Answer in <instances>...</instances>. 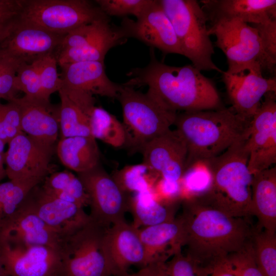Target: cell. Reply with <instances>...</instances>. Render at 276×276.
<instances>
[{
    "label": "cell",
    "mask_w": 276,
    "mask_h": 276,
    "mask_svg": "<svg viewBox=\"0 0 276 276\" xmlns=\"http://www.w3.org/2000/svg\"><path fill=\"white\" fill-rule=\"evenodd\" d=\"M257 30L263 46L271 64L276 65V19L264 24L251 25Z\"/></svg>",
    "instance_id": "ee69618b"
},
{
    "label": "cell",
    "mask_w": 276,
    "mask_h": 276,
    "mask_svg": "<svg viewBox=\"0 0 276 276\" xmlns=\"http://www.w3.org/2000/svg\"><path fill=\"white\" fill-rule=\"evenodd\" d=\"M181 200L204 194L212 182L206 160L197 161L188 167L179 180Z\"/></svg>",
    "instance_id": "836d02e7"
},
{
    "label": "cell",
    "mask_w": 276,
    "mask_h": 276,
    "mask_svg": "<svg viewBox=\"0 0 276 276\" xmlns=\"http://www.w3.org/2000/svg\"><path fill=\"white\" fill-rule=\"evenodd\" d=\"M4 163L0 164V180L2 179L6 175V171L4 167Z\"/></svg>",
    "instance_id": "f907efd6"
},
{
    "label": "cell",
    "mask_w": 276,
    "mask_h": 276,
    "mask_svg": "<svg viewBox=\"0 0 276 276\" xmlns=\"http://www.w3.org/2000/svg\"><path fill=\"white\" fill-rule=\"evenodd\" d=\"M64 36L22 23L18 19L14 30L0 43V56L16 58L30 63L38 57L58 50Z\"/></svg>",
    "instance_id": "ffe728a7"
},
{
    "label": "cell",
    "mask_w": 276,
    "mask_h": 276,
    "mask_svg": "<svg viewBox=\"0 0 276 276\" xmlns=\"http://www.w3.org/2000/svg\"><path fill=\"white\" fill-rule=\"evenodd\" d=\"M167 260L160 259L153 261L142 267L136 272H127L123 276H167Z\"/></svg>",
    "instance_id": "f6af8a7d"
},
{
    "label": "cell",
    "mask_w": 276,
    "mask_h": 276,
    "mask_svg": "<svg viewBox=\"0 0 276 276\" xmlns=\"http://www.w3.org/2000/svg\"><path fill=\"white\" fill-rule=\"evenodd\" d=\"M2 276H10L9 275H7V274L5 273V272H4L3 274H2Z\"/></svg>",
    "instance_id": "f5cc1de1"
},
{
    "label": "cell",
    "mask_w": 276,
    "mask_h": 276,
    "mask_svg": "<svg viewBox=\"0 0 276 276\" xmlns=\"http://www.w3.org/2000/svg\"><path fill=\"white\" fill-rule=\"evenodd\" d=\"M13 100L19 109L21 131L40 142L54 146L60 130L59 109L56 111L50 102L25 96Z\"/></svg>",
    "instance_id": "603a6c76"
},
{
    "label": "cell",
    "mask_w": 276,
    "mask_h": 276,
    "mask_svg": "<svg viewBox=\"0 0 276 276\" xmlns=\"http://www.w3.org/2000/svg\"><path fill=\"white\" fill-rule=\"evenodd\" d=\"M227 258L236 276H264L256 263L251 239Z\"/></svg>",
    "instance_id": "60d3db41"
},
{
    "label": "cell",
    "mask_w": 276,
    "mask_h": 276,
    "mask_svg": "<svg viewBox=\"0 0 276 276\" xmlns=\"http://www.w3.org/2000/svg\"><path fill=\"white\" fill-rule=\"evenodd\" d=\"M58 93L61 102L59 127L61 138L91 136L89 116L95 106L94 96L84 91L65 88H61Z\"/></svg>",
    "instance_id": "cb8c5ba5"
},
{
    "label": "cell",
    "mask_w": 276,
    "mask_h": 276,
    "mask_svg": "<svg viewBox=\"0 0 276 276\" xmlns=\"http://www.w3.org/2000/svg\"><path fill=\"white\" fill-rule=\"evenodd\" d=\"M91 136L114 148H123L126 141L122 124L115 116L101 106H95L89 116Z\"/></svg>",
    "instance_id": "4dcf8cb0"
},
{
    "label": "cell",
    "mask_w": 276,
    "mask_h": 276,
    "mask_svg": "<svg viewBox=\"0 0 276 276\" xmlns=\"http://www.w3.org/2000/svg\"><path fill=\"white\" fill-rule=\"evenodd\" d=\"M169 17L182 55L198 70L223 72L213 62L207 16L195 0H159Z\"/></svg>",
    "instance_id": "8992f818"
},
{
    "label": "cell",
    "mask_w": 276,
    "mask_h": 276,
    "mask_svg": "<svg viewBox=\"0 0 276 276\" xmlns=\"http://www.w3.org/2000/svg\"><path fill=\"white\" fill-rule=\"evenodd\" d=\"M39 185L30 191L20 205L48 225L68 234L89 220L83 207L48 194Z\"/></svg>",
    "instance_id": "9a60e30c"
},
{
    "label": "cell",
    "mask_w": 276,
    "mask_h": 276,
    "mask_svg": "<svg viewBox=\"0 0 276 276\" xmlns=\"http://www.w3.org/2000/svg\"><path fill=\"white\" fill-rule=\"evenodd\" d=\"M260 68L238 74L222 72V80L232 103L231 107L245 119H252L266 94L276 92L275 76L265 78Z\"/></svg>",
    "instance_id": "e0dca14e"
},
{
    "label": "cell",
    "mask_w": 276,
    "mask_h": 276,
    "mask_svg": "<svg viewBox=\"0 0 276 276\" xmlns=\"http://www.w3.org/2000/svg\"><path fill=\"white\" fill-rule=\"evenodd\" d=\"M30 63L38 74L44 100L50 102L51 95L58 91L62 85L57 71L56 57L54 53L48 54L37 57Z\"/></svg>",
    "instance_id": "d590c367"
},
{
    "label": "cell",
    "mask_w": 276,
    "mask_h": 276,
    "mask_svg": "<svg viewBox=\"0 0 276 276\" xmlns=\"http://www.w3.org/2000/svg\"><path fill=\"white\" fill-rule=\"evenodd\" d=\"M139 235L149 264L160 259L167 260L181 251L184 246L183 228L179 217L170 221L139 228Z\"/></svg>",
    "instance_id": "d4e9b609"
},
{
    "label": "cell",
    "mask_w": 276,
    "mask_h": 276,
    "mask_svg": "<svg viewBox=\"0 0 276 276\" xmlns=\"http://www.w3.org/2000/svg\"><path fill=\"white\" fill-rule=\"evenodd\" d=\"M15 85L18 91L24 93L25 97L49 103L43 98L39 77L32 64L24 61L19 64L16 72Z\"/></svg>",
    "instance_id": "8d00e7d4"
},
{
    "label": "cell",
    "mask_w": 276,
    "mask_h": 276,
    "mask_svg": "<svg viewBox=\"0 0 276 276\" xmlns=\"http://www.w3.org/2000/svg\"><path fill=\"white\" fill-rule=\"evenodd\" d=\"M120 27L127 38L137 39L165 54L182 55L173 26L159 0H153L135 20L124 18Z\"/></svg>",
    "instance_id": "5bb4252c"
},
{
    "label": "cell",
    "mask_w": 276,
    "mask_h": 276,
    "mask_svg": "<svg viewBox=\"0 0 276 276\" xmlns=\"http://www.w3.org/2000/svg\"><path fill=\"white\" fill-rule=\"evenodd\" d=\"M143 163L160 177L179 181L186 170L187 149L177 131L168 130L147 143L140 152Z\"/></svg>",
    "instance_id": "d6986e66"
},
{
    "label": "cell",
    "mask_w": 276,
    "mask_h": 276,
    "mask_svg": "<svg viewBox=\"0 0 276 276\" xmlns=\"http://www.w3.org/2000/svg\"><path fill=\"white\" fill-rule=\"evenodd\" d=\"M275 93L265 95L250 122L246 147L248 167L252 175L276 163Z\"/></svg>",
    "instance_id": "8fae6325"
},
{
    "label": "cell",
    "mask_w": 276,
    "mask_h": 276,
    "mask_svg": "<svg viewBox=\"0 0 276 276\" xmlns=\"http://www.w3.org/2000/svg\"><path fill=\"white\" fill-rule=\"evenodd\" d=\"M77 176L88 196L89 216L93 220L105 228L125 220L131 197L101 164L89 170L77 173Z\"/></svg>",
    "instance_id": "30bf717a"
},
{
    "label": "cell",
    "mask_w": 276,
    "mask_h": 276,
    "mask_svg": "<svg viewBox=\"0 0 276 276\" xmlns=\"http://www.w3.org/2000/svg\"><path fill=\"white\" fill-rule=\"evenodd\" d=\"M5 145V144L0 139V164L2 163H4L3 151H4Z\"/></svg>",
    "instance_id": "681fc988"
},
{
    "label": "cell",
    "mask_w": 276,
    "mask_h": 276,
    "mask_svg": "<svg viewBox=\"0 0 276 276\" xmlns=\"http://www.w3.org/2000/svg\"><path fill=\"white\" fill-rule=\"evenodd\" d=\"M66 235L20 205L0 222V241L13 244L43 245L59 249Z\"/></svg>",
    "instance_id": "2e32d148"
},
{
    "label": "cell",
    "mask_w": 276,
    "mask_h": 276,
    "mask_svg": "<svg viewBox=\"0 0 276 276\" xmlns=\"http://www.w3.org/2000/svg\"><path fill=\"white\" fill-rule=\"evenodd\" d=\"M103 246L114 276H123L128 272L131 265L143 267L149 264L139 228L125 220L113 224L106 229Z\"/></svg>",
    "instance_id": "ac0fdd59"
},
{
    "label": "cell",
    "mask_w": 276,
    "mask_h": 276,
    "mask_svg": "<svg viewBox=\"0 0 276 276\" xmlns=\"http://www.w3.org/2000/svg\"><path fill=\"white\" fill-rule=\"evenodd\" d=\"M18 17L11 20L0 22V43L6 39L15 28Z\"/></svg>",
    "instance_id": "c3c4849f"
},
{
    "label": "cell",
    "mask_w": 276,
    "mask_h": 276,
    "mask_svg": "<svg viewBox=\"0 0 276 276\" xmlns=\"http://www.w3.org/2000/svg\"><path fill=\"white\" fill-rule=\"evenodd\" d=\"M116 99L122 109L126 136L123 148L129 154L140 153L147 143L174 124L178 112L134 87L122 84Z\"/></svg>",
    "instance_id": "5b68a950"
},
{
    "label": "cell",
    "mask_w": 276,
    "mask_h": 276,
    "mask_svg": "<svg viewBox=\"0 0 276 276\" xmlns=\"http://www.w3.org/2000/svg\"><path fill=\"white\" fill-rule=\"evenodd\" d=\"M20 1L0 0V22L15 19L19 16Z\"/></svg>",
    "instance_id": "bcb514c9"
},
{
    "label": "cell",
    "mask_w": 276,
    "mask_h": 276,
    "mask_svg": "<svg viewBox=\"0 0 276 276\" xmlns=\"http://www.w3.org/2000/svg\"><path fill=\"white\" fill-rule=\"evenodd\" d=\"M4 272L0 258V276H2Z\"/></svg>",
    "instance_id": "816d5d0a"
},
{
    "label": "cell",
    "mask_w": 276,
    "mask_h": 276,
    "mask_svg": "<svg viewBox=\"0 0 276 276\" xmlns=\"http://www.w3.org/2000/svg\"><path fill=\"white\" fill-rule=\"evenodd\" d=\"M59 66L61 88L117 99L122 84L114 83L108 78L104 62L82 61Z\"/></svg>",
    "instance_id": "44dd1931"
},
{
    "label": "cell",
    "mask_w": 276,
    "mask_h": 276,
    "mask_svg": "<svg viewBox=\"0 0 276 276\" xmlns=\"http://www.w3.org/2000/svg\"><path fill=\"white\" fill-rule=\"evenodd\" d=\"M177 203L160 202L151 191L135 193L129 202V211L133 217L132 224L140 228L172 221L175 218Z\"/></svg>",
    "instance_id": "83f0119b"
},
{
    "label": "cell",
    "mask_w": 276,
    "mask_h": 276,
    "mask_svg": "<svg viewBox=\"0 0 276 276\" xmlns=\"http://www.w3.org/2000/svg\"><path fill=\"white\" fill-rule=\"evenodd\" d=\"M107 228L90 217L87 222L66 235L59 249V276H114L103 246Z\"/></svg>",
    "instance_id": "52a82bcc"
},
{
    "label": "cell",
    "mask_w": 276,
    "mask_h": 276,
    "mask_svg": "<svg viewBox=\"0 0 276 276\" xmlns=\"http://www.w3.org/2000/svg\"><path fill=\"white\" fill-rule=\"evenodd\" d=\"M251 120L242 117L232 107L177 113L174 125L186 145V170L197 161L225 151L245 132Z\"/></svg>",
    "instance_id": "3957f363"
},
{
    "label": "cell",
    "mask_w": 276,
    "mask_h": 276,
    "mask_svg": "<svg viewBox=\"0 0 276 276\" xmlns=\"http://www.w3.org/2000/svg\"><path fill=\"white\" fill-rule=\"evenodd\" d=\"M251 215L258 219L256 228L276 233V167L252 176Z\"/></svg>",
    "instance_id": "484cf974"
},
{
    "label": "cell",
    "mask_w": 276,
    "mask_h": 276,
    "mask_svg": "<svg viewBox=\"0 0 276 276\" xmlns=\"http://www.w3.org/2000/svg\"><path fill=\"white\" fill-rule=\"evenodd\" d=\"M182 200L178 217L183 228L186 255L210 273L215 264L251 240L254 228L244 218L233 216L200 196Z\"/></svg>",
    "instance_id": "6da1fadb"
},
{
    "label": "cell",
    "mask_w": 276,
    "mask_h": 276,
    "mask_svg": "<svg viewBox=\"0 0 276 276\" xmlns=\"http://www.w3.org/2000/svg\"><path fill=\"white\" fill-rule=\"evenodd\" d=\"M22 61L24 60L16 58L0 56V99L9 101L16 97L18 91L15 78L17 68Z\"/></svg>",
    "instance_id": "ab89813d"
},
{
    "label": "cell",
    "mask_w": 276,
    "mask_h": 276,
    "mask_svg": "<svg viewBox=\"0 0 276 276\" xmlns=\"http://www.w3.org/2000/svg\"><path fill=\"white\" fill-rule=\"evenodd\" d=\"M249 127L242 136L220 155L206 160L212 182L199 196L210 204L231 215L245 218L251 215L253 175L248 167L246 143Z\"/></svg>",
    "instance_id": "277c9868"
},
{
    "label": "cell",
    "mask_w": 276,
    "mask_h": 276,
    "mask_svg": "<svg viewBox=\"0 0 276 276\" xmlns=\"http://www.w3.org/2000/svg\"><path fill=\"white\" fill-rule=\"evenodd\" d=\"M21 132L20 112L17 104L12 99L3 104L0 99V139L6 144Z\"/></svg>",
    "instance_id": "f35d334b"
},
{
    "label": "cell",
    "mask_w": 276,
    "mask_h": 276,
    "mask_svg": "<svg viewBox=\"0 0 276 276\" xmlns=\"http://www.w3.org/2000/svg\"><path fill=\"white\" fill-rule=\"evenodd\" d=\"M210 275L236 276L227 258L215 264L212 268Z\"/></svg>",
    "instance_id": "7dc6e473"
},
{
    "label": "cell",
    "mask_w": 276,
    "mask_h": 276,
    "mask_svg": "<svg viewBox=\"0 0 276 276\" xmlns=\"http://www.w3.org/2000/svg\"><path fill=\"white\" fill-rule=\"evenodd\" d=\"M153 0H96L95 3L108 16L133 15L138 18Z\"/></svg>",
    "instance_id": "74e56055"
},
{
    "label": "cell",
    "mask_w": 276,
    "mask_h": 276,
    "mask_svg": "<svg viewBox=\"0 0 276 276\" xmlns=\"http://www.w3.org/2000/svg\"><path fill=\"white\" fill-rule=\"evenodd\" d=\"M125 85L147 86L146 93L169 109L192 111L218 109L223 107L213 81L192 64L182 66L159 61L154 49L150 50V61L145 67L133 68L127 74Z\"/></svg>",
    "instance_id": "7a4b0ae2"
},
{
    "label": "cell",
    "mask_w": 276,
    "mask_h": 276,
    "mask_svg": "<svg viewBox=\"0 0 276 276\" xmlns=\"http://www.w3.org/2000/svg\"><path fill=\"white\" fill-rule=\"evenodd\" d=\"M116 27L110 24L108 16L83 25L65 35L58 50L84 47L110 33Z\"/></svg>",
    "instance_id": "e575fe53"
},
{
    "label": "cell",
    "mask_w": 276,
    "mask_h": 276,
    "mask_svg": "<svg viewBox=\"0 0 276 276\" xmlns=\"http://www.w3.org/2000/svg\"><path fill=\"white\" fill-rule=\"evenodd\" d=\"M41 186L48 194L83 207L89 206V199L82 183L71 171L55 172L47 176Z\"/></svg>",
    "instance_id": "f546056e"
},
{
    "label": "cell",
    "mask_w": 276,
    "mask_h": 276,
    "mask_svg": "<svg viewBox=\"0 0 276 276\" xmlns=\"http://www.w3.org/2000/svg\"><path fill=\"white\" fill-rule=\"evenodd\" d=\"M120 188L126 193L151 191L159 175L148 165L142 163L127 165L116 170L111 175Z\"/></svg>",
    "instance_id": "1f68e13d"
},
{
    "label": "cell",
    "mask_w": 276,
    "mask_h": 276,
    "mask_svg": "<svg viewBox=\"0 0 276 276\" xmlns=\"http://www.w3.org/2000/svg\"><path fill=\"white\" fill-rule=\"evenodd\" d=\"M56 151L62 165L77 173L89 170L100 164V149L92 136L61 138Z\"/></svg>",
    "instance_id": "4316f807"
},
{
    "label": "cell",
    "mask_w": 276,
    "mask_h": 276,
    "mask_svg": "<svg viewBox=\"0 0 276 276\" xmlns=\"http://www.w3.org/2000/svg\"><path fill=\"white\" fill-rule=\"evenodd\" d=\"M251 242L259 270L264 276H276V233L254 228Z\"/></svg>",
    "instance_id": "d6a6232c"
},
{
    "label": "cell",
    "mask_w": 276,
    "mask_h": 276,
    "mask_svg": "<svg viewBox=\"0 0 276 276\" xmlns=\"http://www.w3.org/2000/svg\"><path fill=\"white\" fill-rule=\"evenodd\" d=\"M151 192L154 198L162 203H172L181 200L179 181L159 178L154 183Z\"/></svg>",
    "instance_id": "7bdbcfd3"
},
{
    "label": "cell",
    "mask_w": 276,
    "mask_h": 276,
    "mask_svg": "<svg viewBox=\"0 0 276 276\" xmlns=\"http://www.w3.org/2000/svg\"><path fill=\"white\" fill-rule=\"evenodd\" d=\"M0 258L10 276H59V249L43 245L10 244L0 241Z\"/></svg>",
    "instance_id": "4fadbf2b"
},
{
    "label": "cell",
    "mask_w": 276,
    "mask_h": 276,
    "mask_svg": "<svg viewBox=\"0 0 276 276\" xmlns=\"http://www.w3.org/2000/svg\"><path fill=\"white\" fill-rule=\"evenodd\" d=\"M167 276H209L210 272L198 265L181 251L173 256L167 262Z\"/></svg>",
    "instance_id": "b9f144b4"
},
{
    "label": "cell",
    "mask_w": 276,
    "mask_h": 276,
    "mask_svg": "<svg viewBox=\"0 0 276 276\" xmlns=\"http://www.w3.org/2000/svg\"><path fill=\"white\" fill-rule=\"evenodd\" d=\"M209 33L216 37V45L226 56L227 73L238 74L255 68L275 72L254 27L237 19L219 20L212 22Z\"/></svg>",
    "instance_id": "ba28073f"
},
{
    "label": "cell",
    "mask_w": 276,
    "mask_h": 276,
    "mask_svg": "<svg viewBox=\"0 0 276 276\" xmlns=\"http://www.w3.org/2000/svg\"><path fill=\"white\" fill-rule=\"evenodd\" d=\"M200 2L211 22L237 19L252 25L276 19L275 0H203Z\"/></svg>",
    "instance_id": "7402d4cb"
},
{
    "label": "cell",
    "mask_w": 276,
    "mask_h": 276,
    "mask_svg": "<svg viewBox=\"0 0 276 276\" xmlns=\"http://www.w3.org/2000/svg\"><path fill=\"white\" fill-rule=\"evenodd\" d=\"M20 4L19 21L62 35L107 16L87 0H25Z\"/></svg>",
    "instance_id": "9c48e42d"
},
{
    "label": "cell",
    "mask_w": 276,
    "mask_h": 276,
    "mask_svg": "<svg viewBox=\"0 0 276 276\" xmlns=\"http://www.w3.org/2000/svg\"><path fill=\"white\" fill-rule=\"evenodd\" d=\"M127 39L121 27L116 26L110 33L84 47L58 50L57 63L60 65L82 61L104 62L107 52L111 48L125 42Z\"/></svg>",
    "instance_id": "f1b7e54d"
},
{
    "label": "cell",
    "mask_w": 276,
    "mask_h": 276,
    "mask_svg": "<svg viewBox=\"0 0 276 276\" xmlns=\"http://www.w3.org/2000/svg\"><path fill=\"white\" fill-rule=\"evenodd\" d=\"M4 153L6 174L10 180H44L50 172L54 146L40 142L21 132L10 141Z\"/></svg>",
    "instance_id": "7c38bea8"
}]
</instances>
